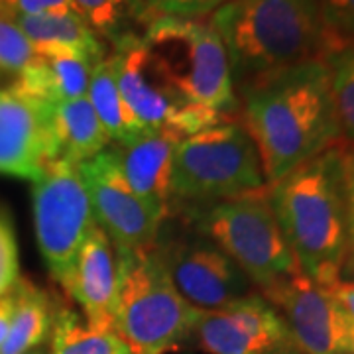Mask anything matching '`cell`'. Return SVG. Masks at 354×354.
<instances>
[{
    "instance_id": "6da1fadb",
    "label": "cell",
    "mask_w": 354,
    "mask_h": 354,
    "mask_svg": "<svg viewBox=\"0 0 354 354\" xmlns=\"http://www.w3.org/2000/svg\"><path fill=\"white\" fill-rule=\"evenodd\" d=\"M234 91L268 187L319 153L342 146L325 59L256 77Z\"/></svg>"
},
{
    "instance_id": "7a4b0ae2",
    "label": "cell",
    "mask_w": 354,
    "mask_h": 354,
    "mask_svg": "<svg viewBox=\"0 0 354 354\" xmlns=\"http://www.w3.org/2000/svg\"><path fill=\"white\" fill-rule=\"evenodd\" d=\"M270 205L299 270L317 286L342 279L346 260V205L342 146L305 162L268 187Z\"/></svg>"
},
{
    "instance_id": "3957f363",
    "label": "cell",
    "mask_w": 354,
    "mask_h": 354,
    "mask_svg": "<svg viewBox=\"0 0 354 354\" xmlns=\"http://www.w3.org/2000/svg\"><path fill=\"white\" fill-rule=\"evenodd\" d=\"M225 44L234 88L279 69L323 59L339 41L317 0H230L211 14Z\"/></svg>"
},
{
    "instance_id": "277c9868",
    "label": "cell",
    "mask_w": 354,
    "mask_h": 354,
    "mask_svg": "<svg viewBox=\"0 0 354 354\" xmlns=\"http://www.w3.org/2000/svg\"><path fill=\"white\" fill-rule=\"evenodd\" d=\"M116 260L114 333L130 354H167L189 341L201 309L179 295L158 246L146 252H116Z\"/></svg>"
},
{
    "instance_id": "5b68a950",
    "label": "cell",
    "mask_w": 354,
    "mask_h": 354,
    "mask_svg": "<svg viewBox=\"0 0 354 354\" xmlns=\"http://www.w3.org/2000/svg\"><path fill=\"white\" fill-rule=\"evenodd\" d=\"M140 39L181 99L228 116L239 113L227 50L209 20L158 16L144 26Z\"/></svg>"
},
{
    "instance_id": "8992f818",
    "label": "cell",
    "mask_w": 354,
    "mask_h": 354,
    "mask_svg": "<svg viewBox=\"0 0 354 354\" xmlns=\"http://www.w3.org/2000/svg\"><path fill=\"white\" fill-rule=\"evenodd\" d=\"M169 189L171 211L268 189L258 148L241 118L179 140Z\"/></svg>"
},
{
    "instance_id": "52a82bcc",
    "label": "cell",
    "mask_w": 354,
    "mask_h": 354,
    "mask_svg": "<svg viewBox=\"0 0 354 354\" xmlns=\"http://www.w3.org/2000/svg\"><path fill=\"white\" fill-rule=\"evenodd\" d=\"M193 232L205 236L264 290L299 272L270 205L268 189L236 199L181 207Z\"/></svg>"
},
{
    "instance_id": "ba28073f",
    "label": "cell",
    "mask_w": 354,
    "mask_h": 354,
    "mask_svg": "<svg viewBox=\"0 0 354 354\" xmlns=\"http://www.w3.org/2000/svg\"><path fill=\"white\" fill-rule=\"evenodd\" d=\"M32 183L39 252L53 279L65 288L77 254L97 227L87 185L79 167L65 160L50 162Z\"/></svg>"
},
{
    "instance_id": "9c48e42d",
    "label": "cell",
    "mask_w": 354,
    "mask_h": 354,
    "mask_svg": "<svg viewBox=\"0 0 354 354\" xmlns=\"http://www.w3.org/2000/svg\"><path fill=\"white\" fill-rule=\"evenodd\" d=\"M111 59L120 95L142 128H165L185 138L234 120V116L181 99L156 69L138 34L118 41Z\"/></svg>"
},
{
    "instance_id": "30bf717a",
    "label": "cell",
    "mask_w": 354,
    "mask_h": 354,
    "mask_svg": "<svg viewBox=\"0 0 354 354\" xmlns=\"http://www.w3.org/2000/svg\"><path fill=\"white\" fill-rule=\"evenodd\" d=\"M158 250L179 295L201 311L227 307L250 293V279L205 236L158 241Z\"/></svg>"
},
{
    "instance_id": "8fae6325",
    "label": "cell",
    "mask_w": 354,
    "mask_h": 354,
    "mask_svg": "<svg viewBox=\"0 0 354 354\" xmlns=\"http://www.w3.org/2000/svg\"><path fill=\"white\" fill-rule=\"evenodd\" d=\"M87 185L97 225L116 252H146L158 246L162 223L144 207L120 176L109 148L77 165Z\"/></svg>"
},
{
    "instance_id": "7c38bea8",
    "label": "cell",
    "mask_w": 354,
    "mask_h": 354,
    "mask_svg": "<svg viewBox=\"0 0 354 354\" xmlns=\"http://www.w3.org/2000/svg\"><path fill=\"white\" fill-rule=\"evenodd\" d=\"M189 341L207 354H266L297 351L279 313L250 291L227 307L199 311Z\"/></svg>"
},
{
    "instance_id": "4fadbf2b",
    "label": "cell",
    "mask_w": 354,
    "mask_h": 354,
    "mask_svg": "<svg viewBox=\"0 0 354 354\" xmlns=\"http://www.w3.org/2000/svg\"><path fill=\"white\" fill-rule=\"evenodd\" d=\"M260 291L283 319L299 353L346 354L342 348L346 315L327 288L317 286L299 270Z\"/></svg>"
},
{
    "instance_id": "5bb4252c",
    "label": "cell",
    "mask_w": 354,
    "mask_h": 354,
    "mask_svg": "<svg viewBox=\"0 0 354 354\" xmlns=\"http://www.w3.org/2000/svg\"><path fill=\"white\" fill-rule=\"evenodd\" d=\"M57 156L53 104L0 88V174L34 181Z\"/></svg>"
},
{
    "instance_id": "9a60e30c",
    "label": "cell",
    "mask_w": 354,
    "mask_h": 354,
    "mask_svg": "<svg viewBox=\"0 0 354 354\" xmlns=\"http://www.w3.org/2000/svg\"><path fill=\"white\" fill-rule=\"evenodd\" d=\"M179 140L171 130L144 128L134 138L109 146L120 176L162 225L171 213V160Z\"/></svg>"
},
{
    "instance_id": "2e32d148",
    "label": "cell",
    "mask_w": 354,
    "mask_h": 354,
    "mask_svg": "<svg viewBox=\"0 0 354 354\" xmlns=\"http://www.w3.org/2000/svg\"><path fill=\"white\" fill-rule=\"evenodd\" d=\"M65 290L83 309L91 329L114 330V309L118 295V260L113 242L99 225L77 254L75 266Z\"/></svg>"
},
{
    "instance_id": "e0dca14e",
    "label": "cell",
    "mask_w": 354,
    "mask_h": 354,
    "mask_svg": "<svg viewBox=\"0 0 354 354\" xmlns=\"http://www.w3.org/2000/svg\"><path fill=\"white\" fill-rule=\"evenodd\" d=\"M95 65L97 64L81 55L36 53L34 59L18 73V79L10 88L28 99L46 104H59L81 99L87 95L88 81Z\"/></svg>"
},
{
    "instance_id": "ac0fdd59",
    "label": "cell",
    "mask_w": 354,
    "mask_h": 354,
    "mask_svg": "<svg viewBox=\"0 0 354 354\" xmlns=\"http://www.w3.org/2000/svg\"><path fill=\"white\" fill-rule=\"evenodd\" d=\"M39 55L69 53L101 64L109 55L106 41L77 12L10 18Z\"/></svg>"
},
{
    "instance_id": "d6986e66",
    "label": "cell",
    "mask_w": 354,
    "mask_h": 354,
    "mask_svg": "<svg viewBox=\"0 0 354 354\" xmlns=\"http://www.w3.org/2000/svg\"><path fill=\"white\" fill-rule=\"evenodd\" d=\"M53 127L59 148L57 160L69 164H83L111 146V138L93 111L87 95L53 104Z\"/></svg>"
},
{
    "instance_id": "ffe728a7",
    "label": "cell",
    "mask_w": 354,
    "mask_h": 354,
    "mask_svg": "<svg viewBox=\"0 0 354 354\" xmlns=\"http://www.w3.org/2000/svg\"><path fill=\"white\" fill-rule=\"evenodd\" d=\"M14 313L10 330L0 346V354H24L50 337L53 327V304L46 291L28 279L18 278L14 283Z\"/></svg>"
},
{
    "instance_id": "44dd1931",
    "label": "cell",
    "mask_w": 354,
    "mask_h": 354,
    "mask_svg": "<svg viewBox=\"0 0 354 354\" xmlns=\"http://www.w3.org/2000/svg\"><path fill=\"white\" fill-rule=\"evenodd\" d=\"M87 99L95 114L99 116L106 136L114 144L134 138L144 130L120 95L111 55L95 65L88 81Z\"/></svg>"
},
{
    "instance_id": "7402d4cb",
    "label": "cell",
    "mask_w": 354,
    "mask_h": 354,
    "mask_svg": "<svg viewBox=\"0 0 354 354\" xmlns=\"http://www.w3.org/2000/svg\"><path fill=\"white\" fill-rule=\"evenodd\" d=\"M50 351L51 354H130L114 330L91 329L85 319L69 307L55 311Z\"/></svg>"
},
{
    "instance_id": "603a6c76",
    "label": "cell",
    "mask_w": 354,
    "mask_h": 354,
    "mask_svg": "<svg viewBox=\"0 0 354 354\" xmlns=\"http://www.w3.org/2000/svg\"><path fill=\"white\" fill-rule=\"evenodd\" d=\"M323 59L329 67L330 95L341 144L354 148V44H339Z\"/></svg>"
},
{
    "instance_id": "cb8c5ba5",
    "label": "cell",
    "mask_w": 354,
    "mask_h": 354,
    "mask_svg": "<svg viewBox=\"0 0 354 354\" xmlns=\"http://www.w3.org/2000/svg\"><path fill=\"white\" fill-rule=\"evenodd\" d=\"M73 4L75 12L113 46L134 34L132 24L138 16L132 0H73Z\"/></svg>"
},
{
    "instance_id": "d4e9b609",
    "label": "cell",
    "mask_w": 354,
    "mask_h": 354,
    "mask_svg": "<svg viewBox=\"0 0 354 354\" xmlns=\"http://www.w3.org/2000/svg\"><path fill=\"white\" fill-rule=\"evenodd\" d=\"M230 0H138V22L146 26L158 16L205 18Z\"/></svg>"
},
{
    "instance_id": "484cf974",
    "label": "cell",
    "mask_w": 354,
    "mask_h": 354,
    "mask_svg": "<svg viewBox=\"0 0 354 354\" xmlns=\"http://www.w3.org/2000/svg\"><path fill=\"white\" fill-rule=\"evenodd\" d=\"M36 51L12 20L0 16V71L20 73Z\"/></svg>"
},
{
    "instance_id": "4316f807",
    "label": "cell",
    "mask_w": 354,
    "mask_h": 354,
    "mask_svg": "<svg viewBox=\"0 0 354 354\" xmlns=\"http://www.w3.org/2000/svg\"><path fill=\"white\" fill-rule=\"evenodd\" d=\"M321 20L339 44H354V0H317Z\"/></svg>"
},
{
    "instance_id": "83f0119b",
    "label": "cell",
    "mask_w": 354,
    "mask_h": 354,
    "mask_svg": "<svg viewBox=\"0 0 354 354\" xmlns=\"http://www.w3.org/2000/svg\"><path fill=\"white\" fill-rule=\"evenodd\" d=\"M18 281V246L12 223L0 211V297Z\"/></svg>"
},
{
    "instance_id": "f1b7e54d",
    "label": "cell",
    "mask_w": 354,
    "mask_h": 354,
    "mask_svg": "<svg viewBox=\"0 0 354 354\" xmlns=\"http://www.w3.org/2000/svg\"><path fill=\"white\" fill-rule=\"evenodd\" d=\"M342 179L346 205V260L342 274L354 278V148L342 146Z\"/></svg>"
},
{
    "instance_id": "f546056e",
    "label": "cell",
    "mask_w": 354,
    "mask_h": 354,
    "mask_svg": "<svg viewBox=\"0 0 354 354\" xmlns=\"http://www.w3.org/2000/svg\"><path fill=\"white\" fill-rule=\"evenodd\" d=\"M75 12L73 0H0V16H41V14Z\"/></svg>"
},
{
    "instance_id": "4dcf8cb0",
    "label": "cell",
    "mask_w": 354,
    "mask_h": 354,
    "mask_svg": "<svg viewBox=\"0 0 354 354\" xmlns=\"http://www.w3.org/2000/svg\"><path fill=\"white\" fill-rule=\"evenodd\" d=\"M333 295L335 304L341 307V311L354 321V279H339L335 286L327 288Z\"/></svg>"
},
{
    "instance_id": "1f68e13d",
    "label": "cell",
    "mask_w": 354,
    "mask_h": 354,
    "mask_svg": "<svg viewBox=\"0 0 354 354\" xmlns=\"http://www.w3.org/2000/svg\"><path fill=\"white\" fill-rule=\"evenodd\" d=\"M14 313V293L12 290L8 291L6 295L0 297V346L6 339L8 330H10V323H12Z\"/></svg>"
},
{
    "instance_id": "d6a6232c",
    "label": "cell",
    "mask_w": 354,
    "mask_h": 354,
    "mask_svg": "<svg viewBox=\"0 0 354 354\" xmlns=\"http://www.w3.org/2000/svg\"><path fill=\"white\" fill-rule=\"evenodd\" d=\"M342 348L346 354H354V321L346 317L344 333H342Z\"/></svg>"
},
{
    "instance_id": "836d02e7",
    "label": "cell",
    "mask_w": 354,
    "mask_h": 354,
    "mask_svg": "<svg viewBox=\"0 0 354 354\" xmlns=\"http://www.w3.org/2000/svg\"><path fill=\"white\" fill-rule=\"evenodd\" d=\"M24 354H51L50 346L44 342V344H39V346H36V348H32V351H28V353Z\"/></svg>"
},
{
    "instance_id": "e575fe53",
    "label": "cell",
    "mask_w": 354,
    "mask_h": 354,
    "mask_svg": "<svg viewBox=\"0 0 354 354\" xmlns=\"http://www.w3.org/2000/svg\"><path fill=\"white\" fill-rule=\"evenodd\" d=\"M266 354H301L299 351H276V353H266Z\"/></svg>"
},
{
    "instance_id": "d590c367",
    "label": "cell",
    "mask_w": 354,
    "mask_h": 354,
    "mask_svg": "<svg viewBox=\"0 0 354 354\" xmlns=\"http://www.w3.org/2000/svg\"><path fill=\"white\" fill-rule=\"evenodd\" d=\"M134 2V6H136V16H138V0H132Z\"/></svg>"
}]
</instances>
